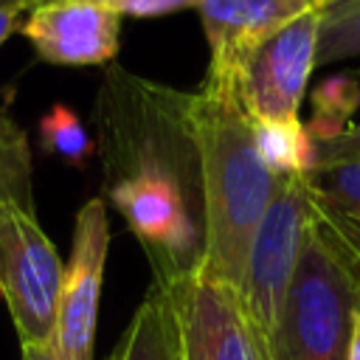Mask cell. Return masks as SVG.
Wrapping results in <instances>:
<instances>
[{
	"instance_id": "23",
	"label": "cell",
	"mask_w": 360,
	"mask_h": 360,
	"mask_svg": "<svg viewBox=\"0 0 360 360\" xmlns=\"http://www.w3.org/2000/svg\"><path fill=\"white\" fill-rule=\"evenodd\" d=\"M323 3H332V0H318V6H323Z\"/></svg>"
},
{
	"instance_id": "17",
	"label": "cell",
	"mask_w": 360,
	"mask_h": 360,
	"mask_svg": "<svg viewBox=\"0 0 360 360\" xmlns=\"http://www.w3.org/2000/svg\"><path fill=\"white\" fill-rule=\"evenodd\" d=\"M39 138H42L45 152L62 158L73 169H84L87 160L96 152V141L84 129L82 118L73 110L62 107V104H56L48 115H42V121H39Z\"/></svg>"
},
{
	"instance_id": "18",
	"label": "cell",
	"mask_w": 360,
	"mask_h": 360,
	"mask_svg": "<svg viewBox=\"0 0 360 360\" xmlns=\"http://www.w3.org/2000/svg\"><path fill=\"white\" fill-rule=\"evenodd\" d=\"M349 158H360V124H352L343 135H338L332 141L312 143V163L309 166H323V163L349 160Z\"/></svg>"
},
{
	"instance_id": "21",
	"label": "cell",
	"mask_w": 360,
	"mask_h": 360,
	"mask_svg": "<svg viewBox=\"0 0 360 360\" xmlns=\"http://www.w3.org/2000/svg\"><path fill=\"white\" fill-rule=\"evenodd\" d=\"M20 360H56L53 343L51 346H20Z\"/></svg>"
},
{
	"instance_id": "6",
	"label": "cell",
	"mask_w": 360,
	"mask_h": 360,
	"mask_svg": "<svg viewBox=\"0 0 360 360\" xmlns=\"http://www.w3.org/2000/svg\"><path fill=\"white\" fill-rule=\"evenodd\" d=\"M166 295L174 309L183 360H273L270 340L233 284L197 267L166 287Z\"/></svg>"
},
{
	"instance_id": "11",
	"label": "cell",
	"mask_w": 360,
	"mask_h": 360,
	"mask_svg": "<svg viewBox=\"0 0 360 360\" xmlns=\"http://www.w3.org/2000/svg\"><path fill=\"white\" fill-rule=\"evenodd\" d=\"M304 180L318 219L360 262V158L309 166Z\"/></svg>"
},
{
	"instance_id": "14",
	"label": "cell",
	"mask_w": 360,
	"mask_h": 360,
	"mask_svg": "<svg viewBox=\"0 0 360 360\" xmlns=\"http://www.w3.org/2000/svg\"><path fill=\"white\" fill-rule=\"evenodd\" d=\"M360 107V82L352 73L323 79L312 93V118L307 135L312 143L332 141L352 127V115Z\"/></svg>"
},
{
	"instance_id": "9",
	"label": "cell",
	"mask_w": 360,
	"mask_h": 360,
	"mask_svg": "<svg viewBox=\"0 0 360 360\" xmlns=\"http://www.w3.org/2000/svg\"><path fill=\"white\" fill-rule=\"evenodd\" d=\"M22 34L51 65H107L118 53L121 14L98 0H39Z\"/></svg>"
},
{
	"instance_id": "22",
	"label": "cell",
	"mask_w": 360,
	"mask_h": 360,
	"mask_svg": "<svg viewBox=\"0 0 360 360\" xmlns=\"http://www.w3.org/2000/svg\"><path fill=\"white\" fill-rule=\"evenodd\" d=\"M346 360H360V312H357V318H354V329H352V340H349Z\"/></svg>"
},
{
	"instance_id": "12",
	"label": "cell",
	"mask_w": 360,
	"mask_h": 360,
	"mask_svg": "<svg viewBox=\"0 0 360 360\" xmlns=\"http://www.w3.org/2000/svg\"><path fill=\"white\" fill-rule=\"evenodd\" d=\"M110 360H183L174 309L158 284L149 287Z\"/></svg>"
},
{
	"instance_id": "3",
	"label": "cell",
	"mask_w": 360,
	"mask_h": 360,
	"mask_svg": "<svg viewBox=\"0 0 360 360\" xmlns=\"http://www.w3.org/2000/svg\"><path fill=\"white\" fill-rule=\"evenodd\" d=\"M357 312L360 262L315 214L270 340L273 360H346Z\"/></svg>"
},
{
	"instance_id": "19",
	"label": "cell",
	"mask_w": 360,
	"mask_h": 360,
	"mask_svg": "<svg viewBox=\"0 0 360 360\" xmlns=\"http://www.w3.org/2000/svg\"><path fill=\"white\" fill-rule=\"evenodd\" d=\"M39 0H31V6ZM110 8H115L121 17H158V14H172V11H183V8H194L197 0H98Z\"/></svg>"
},
{
	"instance_id": "10",
	"label": "cell",
	"mask_w": 360,
	"mask_h": 360,
	"mask_svg": "<svg viewBox=\"0 0 360 360\" xmlns=\"http://www.w3.org/2000/svg\"><path fill=\"white\" fill-rule=\"evenodd\" d=\"M318 0H197V14L211 48V68L233 65L264 37L315 8Z\"/></svg>"
},
{
	"instance_id": "1",
	"label": "cell",
	"mask_w": 360,
	"mask_h": 360,
	"mask_svg": "<svg viewBox=\"0 0 360 360\" xmlns=\"http://www.w3.org/2000/svg\"><path fill=\"white\" fill-rule=\"evenodd\" d=\"M104 191L141 242L155 284L194 273L205 250L200 152L191 93L107 68L96 96Z\"/></svg>"
},
{
	"instance_id": "13",
	"label": "cell",
	"mask_w": 360,
	"mask_h": 360,
	"mask_svg": "<svg viewBox=\"0 0 360 360\" xmlns=\"http://www.w3.org/2000/svg\"><path fill=\"white\" fill-rule=\"evenodd\" d=\"M3 208L34 214L31 146L22 127L6 110H0V211Z\"/></svg>"
},
{
	"instance_id": "8",
	"label": "cell",
	"mask_w": 360,
	"mask_h": 360,
	"mask_svg": "<svg viewBox=\"0 0 360 360\" xmlns=\"http://www.w3.org/2000/svg\"><path fill=\"white\" fill-rule=\"evenodd\" d=\"M107 250H110L107 202L101 197H93L82 205L73 225L70 259L65 267V281L56 307V332H53L56 360H93Z\"/></svg>"
},
{
	"instance_id": "2",
	"label": "cell",
	"mask_w": 360,
	"mask_h": 360,
	"mask_svg": "<svg viewBox=\"0 0 360 360\" xmlns=\"http://www.w3.org/2000/svg\"><path fill=\"white\" fill-rule=\"evenodd\" d=\"M191 121L205 208L200 267L239 290L253 231L284 177L264 163L231 70L208 65L202 84L191 93Z\"/></svg>"
},
{
	"instance_id": "5",
	"label": "cell",
	"mask_w": 360,
	"mask_h": 360,
	"mask_svg": "<svg viewBox=\"0 0 360 360\" xmlns=\"http://www.w3.org/2000/svg\"><path fill=\"white\" fill-rule=\"evenodd\" d=\"M65 264L34 214L0 211V295L20 346H51Z\"/></svg>"
},
{
	"instance_id": "7",
	"label": "cell",
	"mask_w": 360,
	"mask_h": 360,
	"mask_svg": "<svg viewBox=\"0 0 360 360\" xmlns=\"http://www.w3.org/2000/svg\"><path fill=\"white\" fill-rule=\"evenodd\" d=\"M321 8H309L256 42L236 65L233 82L242 107L256 124L295 121L318 53Z\"/></svg>"
},
{
	"instance_id": "4",
	"label": "cell",
	"mask_w": 360,
	"mask_h": 360,
	"mask_svg": "<svg viewBox=\"0 0 360 360\" xmlns=\"http://www.w3.org/2000/svg\"><path fill=\"white\" fill-rule=\"evenodd\" d=\"M315 205L304 174L284 177L253 231L239 284V295L267 340H273V332L278 326L281 307L301 250L309 239Z\"/></svg>"
},
{
	"instance_id": "16",
	"label": "cell",
	"mask_w": 360,
	"mask_h": 360,
	"mask_svg": "<svg viewBox=\"0 0 360 360\" xmlns=\"http://www.w3.org/2000/svg\"><path fill=\"white\" fill-rule=\"evenodd\" d=\"M318 8H321V28H318L315 65L360 56V0H332Z\"/></svg>"
},
{
	"instance_id": "20",
	"label": "cell",
	"mask_w": 360,
	"mask_h": 360,
	"mask_svg": "<svg viewBox=\"0 0 360 360\" xmlns=\"http://www.w3.org/2000/svg\"><path fill=\"white\" fill-rule=\"evenodd\" d=\"M28 8H31V0H0V45L11 37L22 11H28Z\"/></svg>"
},
{
	"instance_id": "15",
	"label": "cell",
	"mask_w": 360,
	"mask_h": 360,
	"mask_svg": "<svg viewBox=\"0 0 360 360\" xmlns=\"http://www.w3.org/2000/svg\"><path fill=\"white\" fill-rule=\"evenodd\" d=\"M256 143L264 163L278 177L304 174L312 163V141L301 118L295 121H276V124H256Z\"/></svg>"
}]
</instances>
